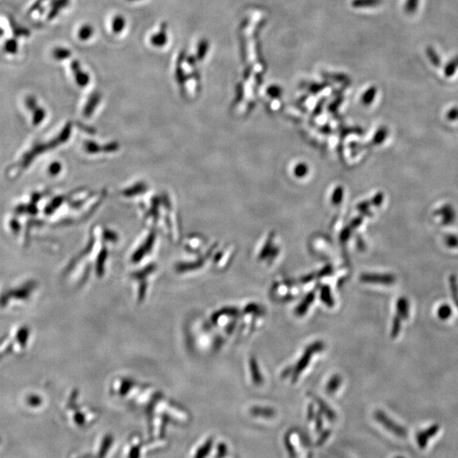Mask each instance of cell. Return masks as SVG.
I'll return each mask as SVG.
<instances>
[{"label": "cell", "instance_id": "9c48e42d", "mask_svg": "<svg viewBox=\"0 0 458 458\" xmlns=\"http://www.w3.org/2000/svg\"><path fill=\"white\" fill-rule=\"evenodd\" d=\"M410 312V303L405 297L399 298L396 301V315H398L402 320H407L409 317Z\"/></svg>", "mask_w": 458, "mask_h": 458}, {"label": "cell", "instance_id": "f35d334b", "mask_svg": "<svg viewBox=\"0 0 458 458\" xmlns=\"http://www.w3.org/2000/svg\"><path fill=\"white\" fill-rule=\"evenodd\" d=\"M128 1H130V2H132V1H139V0H128Z\"/></svg>", "mask_w": 458, "mask_h": 458}, {"label": "cell", "instance_id": "1f68e13d", "mask_svg": "<svg viewBox=\"0 0 458 458\" xmlns=\"http://www.w3.org/2000/svg\"><path fill=\"white\" fill-rule=\"evenodd\" d=\"M315 419H316V431H317V432H321L322 430V427H323V420H322V413H321V411L316 413Z\"/></svg>", "mask_w": 458, "mask_h": 458}, {"label": "cell", "instance_id": "ac0fdd59", "mask_svg": "<svg viewBox=\"0 0 458 458\" xmlns=\"http://www.w3.org/2000/svg\"><path fill=\"white\" fill-rule=\"evenodd\" d=\"M320 298L322 302L324 303L327 306L333 307L334 305V300L332 294H331L330 288L328 286H323L321 288V293H320Z\"/></svg>", "mask_w": 458, "mask_h": 458}, {"label": "cell", "instance_id": "3957f363", "mask_svg": "<svg viewBox=\"0 0 458 458\" xmlns=\"http://www.w3.org/2000/svg\"><path fill=\"white\" fill-rule=\"evenodd\" d=\"M441 430L440 424H433L432 426L428 428L426 430L419 431L417 436H416V441L418 442L419 447L421 449H425L427 447L428 442L430 439L433 438L438 434L439 431Z\"/></svg>", "mask_w": 458, "mask_h": 458}, {"label": "cell", "instance_id": "836d02e7", "mask_svg": "<svg viewBox=\"0 0 458 458\" xmlns=\"http://www.w3.org/2000/svg\"><path fill=\"white\" fill-rule=\"evenodd\" d=\"M212 441H207V443L205 444V446L202 447V449L201 450V452H200V454H199V456L203 457V456L207 455V454L209 453L210 450H211V448H212Z\"/></svg>", "mask_w": 458, "mask_h": 458}, {"label": "cell", "instance_id": "603a6c76", "mask_svg": "<svg viewBox=\"0 0 458 458\" xmlns=\"http://www.w3.org/2000/svg\"><path fill=\"white\" fill-rule=\"evenodd\" d=\"M32 122L34 124L37 125L44 120L46 117V110L42 107L37 106L35 110L32 111Z\"/></svg>", "mask_w": 458, "mask_h": 458}, {"label": "cell", "instance_id": "f1b7e54d", "mask_svg": "<svg viewBox=\"0 0 458 458\" xmlns=\"http://www.w3.org/2000/svg\"><path fill=\"white\" fill-rule=\"evenodd\" d=\"M260 305H258L257 304H254V303H250L249 305H246L244 309H243V312L246 314L248 313H257L258 311H260Z\"/></svg>", "mask_w": 458, "mask_h": 458}, {"label": "cell", "instance_id": "f546056e", "mask_svg": "<svg viewBox=\"0 0 458 458\" xmlns=\"http://www.w3.org/2000/svg\"><path fill=\"white\" fill-rule=\"evenodd\" d=\"M419 0H407L406 2V9L409 13H413L419 5Z\"/></svg>", "mask_w": 458, "mask_h": 458}, {"label": "cell", "instance_id": "ba28073f", "mask_svg": "<svg viewBox=\"0 0 458 458\" xmlns=\"http://www.w3.org/2000/svg\"><path fill=\"white\" fill-rule=\"evenodd\" d=\"M168 41V35H167V24L163 23L161 25L160 31L156 34H154L150 37V42L153 46L161 48L164 47Z\"/></svg>", "mask_w": 458, "mask_h": 458}, {"label": "cell", "instance_id": "d6986e66", "mask_svg": "<svg viewBox=\"0 0 458 458\" xmlns=\"http://www.w3.org/2000/svg\"><path fill=\"white\" fill-rule=\"evenodd\" d=\"M126 26V20H125L124 17L119 14V15H116L114 18L113 20H112V23H111V28H112V31L115 33H120L123 31V29L125 28Z\"/></svg>", "mask_w": 458, "mask_h": 458}, {"label": "cell", "instance_id": "d6a6232c", "mask_svg": "<svg viewBox=\"0 0 458 458\" xmlns=\"http://www.w3.org/2000/svg\"><path fill=\"white\" fill-rule=\"evenodd\" d=\"M43 2H45V0H36V1L32 3V5L29 8L28 11H27V14H31V13H33V12L37 11V9L41 7Z\"/></svg>", "mask_w": 458, "mask_h": 458}, {"label": "cell", "instance_id": "e575fe53", "mask_svg": "<svg viewBox=\"0 0 458 458\" xmlns=\"http://www.w3.org/2000/svg\"><path fill=\"white\" fill-rule=\"evenodd\" d=\"M315 416H316V412L314 409V405L310 404L307 407V420L308 421L313 420L315 419Z\"/></svg>", "mask_w": 458, "mask_h": 458}, {"label": "cell", "instance_id": "8d00e7d4", "mask_svg": "<svg viewBox=\"0 0 458 458\" xmlns=\"http://www.w3.org/2000/svg\"><path fill=\"white\" fill-rule=\"evenodd\" d=\"M293 370H294V368H292V367H289V368H285V369L283 371L282 374H281V376H282L283 379H285V378H287V377H288L289 374L293 373Z\"/></svg>", "mask_w": 458, "mask_h": 458}, {"label": "cell", "instance_id": "4fadbf2b", "mask_svg": "<svg viewBox=\"0 0 458 458\" xmlns=\"http://www.w3.org/2000/svg\"><path fill=\"white\" fill-rule=\"evenodd\" d=\"M101 100V94L99 93H94L91 95L88 99L87 105H85L83 109V116L89 117L93 114V111L96 109L97 106Z\"/></svg>", "mask_w": 458, "mask_h": 458}, {"label": "cell", "instance_id": "cb8c5ba5", "mask_svg": "<svg viewBox=\"0 0 458 458\" xmlns=\"http://www.w3.org/2000/svg\"><path fill=\"white\" fill-rule=\"evenodd\" d=\"M221 315H228V316H231V317H237L239 315V311L237 310V308H234V307H228V308H224L223 310L218 311V313L216 314L215 316L213 317V321L214 320H218L220 317Z\"/></svg>", "mask_w": 458, "mask_h": 458}, {"label": "cell", "instance_id": "5bb4252c", "mask_svg": "<svg viewBox=\"0 0 458 458\" xmlns=\"http://www.w3.org/2000/svg\"><path fill=\"white\" fill-rule=\"evenodd\" d=\"M249 413L254 417H263V418H272L276 415V411L271 407H253L250 408Z\"/></svg>", "mask_w": 458, "mask_h": 458}, {"label": "cell", "instance_id": "30bf717a", "mask_svg": "<svg viewBox=\"0 0 458 458\" xmlns=\"http://www.w3.org/2000/svg\"><path fill=\"white\" fill-rule=\"evenodd\" d=\"M315 296L316 295H315L314 292H310L309 294H306V296L304 298V300L299 305H297L294 312H295L298 317H303L307 312L309 307L311 306V304L313 303L314 300H315Z\"/></svg>", "mask_w": 458, "mask_h": 458}, {"label": "cell", "instance_id": "52a82bcc", "mask_svg": "<svg viewBox=\"0 0 458 458\" xmlns=\"http://www.w3.org/2000/svg\"><path fill=\"white\" fill-rule=\"evenodd\" d=\"M309 396L314 402H316V404L319 407L321 413H323L329 421L334 422L336 419V414L334 413V411L328 406L327 402H324L323 400L320 398L319 396H316L314 394L309 393Z\"/></svg>", "mask_w": 458, "mask_h": 458}, {"label": "cell", "instance_id": "d590c367", "mask_svg": "<svg viewBox=\"0 0 458 458\" xmlns=\"http://www.w3.org/2000/svg\"><path fill=\"white\" fill-rule=\"evenodd\" d=\"M227 451H228V447L224 443H220L218 447V457H224L227 454Z\"/></svg>", "mask_w": 458, "mask_h": 458}, {"label": "cell", "instance_id": "d4e9b609", "mask_svg": "<svg viewBox=\"0 0 458 458\" xmlns=\"http://www.w3.org/2000/svg\"><path fill=\"white\" fill-rule=\"evenodd\" d=\"M450 285H451V292H452L453 302L458 308V285L455 277H451L450 278Z\"/></svg>", "mask_w": 458, "mask_h": 458}, {"label": "cell", "instance_id": "9a60e30c", "mask_svg": "<svg viewBox=\"0 0 458 458\" xmlns=\"http://www.w3.org/2000/svg\"><path fill=\"white\" fill-rule=\"evenodd\" d=\"M342 384V377L339 374H334L328 380V384L326 385V392L329 395L335 393L338 389Z\"/></svg>", "mask_w": 458, "mask_h": 458}, {"label": "cell", "instance_id": "6da1fadb", "mask_svg": "<svg viewBox=\"0 0 458 458\" xmlns=\"http://www.w3.org/2000/svg\"><path fill=\"white\" fill-rule=\"evenodd\" d=\"M325 345L322 341H315L311 345L305 348V351L300 360L297 362V364L294 368L292 373V383H295L298 380L303 371L308 366L311 362V358L314 354L319 353L324 350Z\"/></svg>", "mask_w": 458, "mask_h": 458}, {"label": "cell", "instance_id": "ffe728a7", "mask_svg": "<svg viewBox=\"0 0 458 458\" xmlns=\"http://www.w3.org/2000/svg\"><path fill=\"white\" fill-rule=\"evenodd\" d=\"M93 33H94V29L93 26L86 24V25H82V27L79 29L78 37L82 41H87V40L90 39L91 37H93Z\"/></svg>", "mask_w": 458, "mask_h": 458}, {"label": "cell", "instance_id": "44dd1931", "mask_svg": "<svg viewBox=\"0 0 458 458\" xmlns=\"http://www.w3.org/2000/svg\"><path fill=\"white\" fill-rule=\"evenodd\" d=\"M453 312L452 307L449 305H447V304H444V305H441L439 307L438 311H437V315H438V317L440 319L447 320L452 317Z\"/></svg>", "mask_w": 458, "mask_h": 458}, {"label": "cell", "instance_id": "8992f818", "mask_svg": "<svg viewBox=\"0 0 458 458\" xmlns=\"http://www.w3.org/2000/svg\"><path fill=\"white\" fill-rule=\"evenodd\" d=\"M8 24L9 27L11 29L13 36L16 38L20 37H28L31 35V31L28 28H26L24 25H20V23L17 22L16 20L14 17L9 15L8 16Z\"/></svg>", "mask_w": 458, "mask_h": 458}, {"label": "cell", "instance_id": "277c9868", "mask_svg": "<svg viewBox=\"0 0 458 458\" xmlns=\"http://www.w3.org/2000/svg\"><path fill=\"white\" fill-rule=\"evenodd\" d=\"M71 68L73 72L76 84L80 87H86L90 81V77L87 72L82 71L80 63L77 60H74L71 62Z\"/></svg>", "mask_w": 458, "mask_h": 458}, {"label": "cell", "instance_id": "2e32d148", "mask_svg": "<svg viewBox=\"0 0 458 458\" xmlns=\"http://www.w3.org/2000/svg\"><path fill=\"white\" fill-rule=\"evenodd\" d=\"M3 50L5 54L15 55L19 51V42L16 37L8 38L3 42Z\"/></svg>", "mask_w": 458, "mask_h": 458}, {"label": "cell", "instance_id": "7a4b0ae2", "mask_svg": "<svg viewBox=\"0 0 458 458\" xmlns=\"http://www.w3.org/2000/svg\"><path fill=\"white\" fill-rule=\"evenodd\" d=\"M374 419L381 424L382 426L389 430L390 432L392 433L394 435L399 436V437H406L407 436V430L406 428L402 427L400 424H397L396 422L390 419V417L381 410L375 411L373 414Z\"/></svg>", "mask_w": 458, "mask_h": 458}, {"label": "cell", "instance_id": "7402d4cb", "mask_svg": "<svg viewBox=\"0 0 458 458\" xmlns=\"http://www.w3.org/2000/svg\"><path fill=\"white\" fill-rule=\"evenodd\" d=\"M402 319L401 317H399L398 315H396L394 317L393 323H392V328H391V333H390V336L392 339H396L398 337L399 334L401 333V329H402Z\"/></svg>", "mask_w": 458, "mask_h": 458}, {"label": "cell", "instance_id": "4dcf8cb0", "mask_svg": "<svg viewBox=\"0 0 458 458\" xmlns=\"http://www.w3.org/2000/svg\"><path fill=\"white\" fill-rule=\"evenodd\" d=\"M330 430H323L322 434H321V436H320L319 439L317 440V444L318 445V446H322V445L324 444L326 441H328V439L330 437Z\"/></svg>", "mask_w": 458, "mask_h": 458}, {"label": "cell", "instance_id": "83f0119b", "mask_svg": "<svg viewBox=\"0 0 458 458\" xmlns=\"http://www.w3.org/2000/svg\"><path fill=\"white\" fill-rule=\"evenodd\" d=\"M284 445H285L286 449L288 451V454L291 457H296V452H295L294 446L292 445L291 441H290V439H289V436H288V435H286L285 437H284Z\"/></svg>", "mask_w": 458, "mask_h": 458}, {"label": "cell", "instance_id": "4316f807", "mask_svg": "<svg viewBox=\"0 0 458 458\" xmlns=\"http://www.w3.org/2000/svg\"><path fill=\"white\" fill-rule=\"evenodd\" d=\"M208 42L206 40H203L200 42L198 47V57L199 59H204V57L207 54V50H208Z\"/></svg>", "mask_w": 458, "mask_h": 458}, {"label": "cell", "instance_id": "484cf974", "mask_svg": "<svg viewBox=\"0 0 458 458\" xmlns=\"http://www.w3.org/2000/svg\"><path fill=\"white\" fill-rule=\"evenodd\" d=\"M25 105L30 111H33L38 106V101L34 95H28L25 97Z\"/></svg>", "mask_w": 458, "mask_h": 458}, {"label": "cell", "instance_id": "7c38bea8", "mask_svg": "<svg viewBox=\"0 0 458 458\" xmlns=\"http://www.w3.org/2000/svg\"><path fill=\"white\" fill-rule=\"evenodd\" d=\"M69 3L70 0H52L50 10L48 14V20H52L56 18L59 12L61 11L63 8H66Z\"/></svg>", "mask_w": 458, "mask_h": 458}, {"label": "cell", "instance_id": "8fae6325", "mask_svg": "<svg viewBox=\"0 0 458 458\" xmlns=\"http://www.w3.org/2000/svg\"><path fill=\"white\" fill-rule=\"evenodd\" d=\"M249 370H250L252 381L254 383V385H257V386L262 385L263 381H264L262 374L260 373L257 361L254 357H251L249 359Z\"/></svg>", "mask_w": 458, "mask_h": 458}, {"label": "cell", "instance_id": "e0dca14e", "mask_svg": "<svg viewBox=\"0 0 458 458\" xmlns=\"http://www.w3.org/2000/svg\"><path fill=\"white\" fill-rule=\"evenodd\" d=\"M71 51L64 47H56L52 50V56L55 60L61 61L71 56Z\"/></svg>", "mask_w": 458, "mask_h": 458}, {"label": "cell", "instance_id": "74e56055", "mask_svg": "<svg viewBox=\"0 0 458 458\" xmlns=\"http://www.w3.org/2000/svg\"><path fill=\"white\" fill-rule=\"evenodd\" d=\"M3 35H4V30L0 26V38L3 37Z\"/></svg>", "mask_w": 458, "mask_h": 458}, {"label": "cell", "instance_id": "5b68a950", "mask_svg": "<svg viewBox=\"0 0 458 458\" xmlns=\"http://www.w3.org/2000/svg\"><path fill=\"white\" fill-rule=\"evenodd\" d=\"M361 280L364 283H379L385 285H390L395 283V277L391 275L363 274Z\"/></svg>", "mask_w": 458, "mask_h": 458}]
</instances>
